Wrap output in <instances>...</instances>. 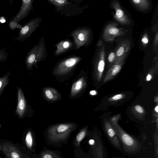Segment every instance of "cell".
Listing matches in <instances>:
<instances>
[{
    "label": "cell",
    "mask_w": 158,
    "mask_h": 158,
    "mask_svg": "<svg viewBox=\"0 0 158 158\" xmlns=\"http://www.w3.org/2000/svg\"><path fill=\"white\" fill-rule=\"evenodd\" d=\"M81 60L80 57L72 56L58 60L53 69L52 75L59 83L68 80L73 75Z\"/></svg>",
    "instance_id": "obj_1"
},
{
    "label": "cell",
    "mask_w": 158,
    "mask_h": 158,
    "mask_svg": "<svg viewBox=\"0 0 158 158\" xmlns=\"http://www.w3.org/2000/svg\"><path fill=\"white\" fill-rule=\"evenodd\" d=\"M9 26L10 28L12 30H14L16 28L20 29L23 27V25L19 24L15 21H9Z\"/></svg>",
    "instance_id": "obj_24"
},
{
    "label": "cell",
    "mask_w": 158,
    "mask_h": 158,
    "mask_svg": "<svg viewBox=\"0 0 158 158\" xmlns=\"http://www.w3.org/2000/svg\"><path fill=\"white\" fill-rule=\"evenodd\" d=\"M152 77V75L151 74L149 73L148 74L146 77V80L147 81H149L151 79Z\"/></svg>",
    "instance_id": "obj_29"
},
{
    "label": "cell",
    "mask_w": 158,
    "mask_h": 158,
    "mask_svg": "<svg viewBox=\"0 0 158 158\" xmlns=\"http://www.w3.org/2000/svg\"><path fill=\"white\" fill-rule=\"evenodd\" d=\"M87 127H85L82 129L77 136L76 139L77 142L81 141L85 137L86 134Z\"/></svg>",
    "instance_id": "obj_22"
},
{
    "label": "cell",
    "mask_w": 158,
    "mask_h": 158,
    "mask_svg": "<svg viewBox=\"0 0 158 158\" xmlns=\"http://www.w3.org/2000/svg\"><path fill=\"white\" fill-rule=\"evenodd\" d=\"M88 29L83 27H79L75 29L70 35L73 39L74 44L76 49L84 46L89 39L90 32Z\"/></svg>",
    "instance_id": "obj_9"
},
{
    "label": "cell",
    "mask_w": 158,
    "mask_h": 158,
    "mask_svg": "<svg viewBox=\"0 0 158 158\" xmlns=\"http://www.w3.org/2000/svg\"><path fill=\"white\" fill-rule=\"evenodd\" d=\"M42 21L41 17L31 19L23 26L19 30V36L15 40L19 42L25 41L28 39L40 24Z\"/></svg>",
    "instance_id": "obj_7"
},
{
    "label": "cell",
    "mask_w": 158,
    "mask_h": 158,
    "mask_svg": "<svg viewBox=\"0 0 158 158\" xmlns=\"http://www.w3.org/2000/svg\"></svg>",
    "instance_id": "obj_35"
},
{
    "label": "cell",
    "mask_w": 158,
    "mask_h": 158,
    "mask_svg": "<svg viewBox=\"0 0 158 158\" xmlns=\"http://www.w3.org/2000/svg\"><path fill=\"white\" fill-rule=\"evenodd\" d=\"M25 143L27 146L30 149L31 148L33 143L31 132L29 131L27 133L25 137Z\"/></svg>",
    "instance_id": "obj_20"
},
{
    "label": "cell",
    "mask_w": 158,
    "mask_h": 158,
    "mask_svg": "<svg viewBox=\"0 0 158 158\" xmlns=\"http://www.w3.org/2000/svg\"><path fill=\"white\" fill-rule=\"evenodd\" d=\"M132 2L135 6L142 10L148 9L149 6V2L146 0H133Z\"/></svg>",
    "instance_id": "obj_18"
},
{
    "label": "cell",
    "mask_w": 158,
    "mask_h": 158,
    "mask_svg": "<svg viewBox=\"0 0 158 158\" xmlns=\"http://www.w3.org/2000/svg\"><path fill=\"white\" fill-rule=\"evenodd\" d=\"M117 121L111 120V124L116 135L121 140L125 150L130 152L135 151L139 148L138 142L122 129L117 124Z\"/></svg>",
    "instance_id": "obj_4"
},
{
    "label": "cell",
    "mask_w": 158,
    "mask_h": 158,
    "mask_svg": "<svg viewBox=\"0 0 158 158\" xmlns=\"http://www.w3.org/2000/svg\"><path fill=\"white\" fill-rule=\"evenodd\" d=\"M112 5L115 10L114 17L116 19L122 24H126L130 23V21L121 9L118 2L116 1L114 2Z\"/></svg>",
    "instance_id": "obj_15"
},
{
    "label": "cell",
    "mask_w": 158,
    "mask_h": 158,
    "mask_svg": "<svg viewBox=\"0 0 158 158\" xmlns=\"http://www.w3.org/2000/svg\"><path fill=\"white\" fill-rule=\"evenodd\" d=\"M10 74V71H8L3 77L0 78V95L8 83V77Z\"/></svg>",
    "instance_id": "obj_19"
},
{
    "label": "cell",
    "mask_w": 158,
    "mask_h": 158,
    "mask_svg": "<svg viewBox=\"0 0 158 158\" xmlns=\"http://www.w3.org/2000/svg\"><path fill=\"white\" fill-rule=\"evenodd\" d=\"M16 112L21 118L25 116L31 117L34 113L31 107L28 105L23 91L20 88L18 89V104Z\"/></svg>",
    "instance_id": "obj_8"
},
{
    "label": "cell",
    "mask_w": 158,
    "mask_h": 158,
    "mask_svg": "<svg viewBox=\"0 0 158 158\" xmlns=\"http://www.w3.org/2000/svg\"><path fill=\"white\" fill-rule=\"evenodd\" d=\"M126 56L125 54L121 57L115 60L107 73L103 80L105 83L113 78L120 71Z\"/></svg>",
    "instance_id": "obj_12"
},
{
    "label": "cell",
    "mask_w": 158,
    "mask_h": 158,
    "mask_svg": "<svg viewBox=\"0 0 158 158\" xmlns=\"http://www.w3.org/2000/svg\"><path fill=\"white\" fill-rule=\"evenodd\" d=\"M73 43L69 40L61 41L56 45L57 49L55 51V55L59 56L70 50L73 47Z\"/></svg>",
    "instance_id": "obj_17"
},
{
    "label": "cell",
    "mask_w": 158,
    "mask_h": 158,
    "mask_svg": "<svg viewBox=\"0 0 158 158\" xmlns=\"http://www.w3.org/2000/svg\"><path fill=\"white\" fill-rule=\"evenodd\" d=\"M98 49L94 63V77L98 81H100L104 71L105 64V52L104 44L102 41L98 44Z\"/></svg>",
    "instance_id": "obj_5"
},
{
    "label": "cell",
    "mask_w": 158,
    "mask_h": 158,
    "mask_svg": "<svg viewBox=\"0 0 158 158\" xmlns=\"http://www.w3.org/2000/svg\"><path fill=\"white\" fill-rule=\"evenodd\" d=\"M142 41L143 44H146L148 42V40L146 36H144L142 39Z\"/></svg>",
    "instance_id": "obj_28"
},
{
    "label": "cell",
    "mask_w": 158,
    "mask_h": 158,
    "mask_svg": "<svg viewBox=\"0 0 158 158\" xmlns=\"http://www.w3.org/2000/svg\"><path fill=\"white\" fill-rule=\"evenodd\" d=\"M126 50L125 46H122L119 47L116 52L115 60L122 56L124 53L126 52Z\"/></svg>",
    "instance_id": "obj_23"
},
{
    "label": "cell",
    "mask_w": 158,
    "mask_h": 158,
    "mask_svg": "<svg viewBox=\"0 0 158 158\" xmlns=\"http://www.w3.org/2000/svg\"><path fill=\"white\" fill-rule=\"evenodd\" d=\"M43 158H52V157L49 154H46L44 156Z\"/></svg>",
    "instance_id": "obj_31"
},
{
    "label": "cell",
    "mask_w": 158,
    "mask_h": 158,
    "mask_svg": "<svg viewBox=\"0 0 158 158\" xmlns=\"http://www.w3.org/2000/svg\"><path fill=\"white\" fill-rule=\"evenodd\" d=\"M122 31L114 25H108L104 30L103 37L106 40H111L114 38L122 33Z\"/></svg>",
    "instance_id": "obj_16"
},
{
    "label": "cell",
    "mask_w": 158,
    "mask_h": 158,
    "mask_svg": "<svg viewBox=\"0 0 158 158\" xmlns=\"http://www.w3.org/2000/svg\"><path fill=\"white\" fill-rule=\"evenodd\" d=\"M47 55L46 46L42 37L39 43L33 46L27 54L25 61L27 69L31 70L33 66L37 69L38 63L44 61Z\"/></svg>",
    "instance_id": "obj_2"
},
{
    "label": "cell",
    "mask_w": 158,
    "mask_h": 158,
    "mask_svg": "<svg viewBox=\"0 0 158 158\" xmlns=\"http://www.w3.org/2000/svg\"><path fill=\"white\" fill-rule=\"evenodd\" d=\"M41 94L44 100L49 103L57 102L62 98L60 93L56 89L51 87H43Z\"/></svg>",
    "instance_id": "obj_11"
},
{
    "label": "cell",
    "mask_w": 158,
    "mask_h": 158,
    "mask_svg": "<svg viewBox=\"0 0 158 158\" xmlns=\"http://www.w3.org/2000/svg\"><path fill=\"white\" fill-rule=\"evenodd\" d=\"M5 19L3 17H1L0 19V22L2 23H4L5 22Z\"/></svg>",
    "instance_id": "obj_33"
},
{
    "label": "cell",
    "mask_w": 158,
    "mask_h": 158,
    "mask_svg": "<svg viewBox=\"0 0 158 158\" xmlns=\"http://www.w3.org/2000/svg\"><path fill=\"white\" fill-rule=\"evenodd\" d=\"M105 127L106 133L112 143L116 147L119 148L120 144L118 137L109 121L105 120Z\"/></svg>",
    "instance_id": "obj_14"
},
{
    "label": "cell",
    "mask_w": 158,
    "mask_h": 158,
    "mask_svg": "<svg viewBox=\"0 0 158 158\" xmlns=\"http://www.w3.org/2000/svg\"><path fill=\"white\" fill-rule=\"evenodd\" d=\"M89 144L91 145H93L94 144V141L93 139H90L89 141Z\"/></svg>",
    "instance_id": "obj_32"
},
{
    "label": "cell",
    "mask_w": 158,
    "mask_h": 158,
    "mask_svg": "<svg viewBox=\"0 0 158 158\" xmlns=\"http://www.w3.org/2000/svg\"><path fill=\"white\" fill-rule=\"evenodd\" d=\"M9 52L5 48L0 49V62H4L7 60Z\"/></svg>",
    "instance_id": "obj_21"
},
{
    "label": "cell",
    "mask_w": 158,
    "mask_h": 158,
    "mask_svg": "<svg viewBox=\"0 0 158 158\" xmlns=\"http://www.w3.org/2000/svg\"><path fill=\"white\" fill-rule=\"evenodd\" d=\"M134 109L137 113L142 114L144 112V110L143 107L139 105H137L135 106Z\"/></svg>",
    "instance_id": "obj_27"
},
{
    "label": "cell",
    "mask_w": 158,
    "mask_h": 158,
    "mask_svg": "<svg viewBox=\"0 0 158 158\" xmlns=\"http://www.w3.org/2000/svg\"><path fill=\"white\" fill-rule=\"evenodd\" d=\"M87 86V73L81 70L72 85L69 97L71 99L81 98L85 93Z\"/></svg>",
    "instance_id": "obj_3"
},
{
    "label": "cell",
    "mask_w": 158,
    "mask_h": 158,
    "mask_svg": "<svg viewBox=\"0 0 158 158\" xmlns=\"http://www.w3.org/2000/svg\"><path fill=\"white\" fill-rule=\"evenodd\" d=\"M125 94H119L115 95L110 97L108 99V101L110 102L115 101L121 100L125 97Z\"/></svg>",
    "instance_id": "obj_25"
},
{
    "label": "cell",
    "mask_w": 158,
    "mask_h": 158,
    "mask_svg": "<svg viewBox=\"0 0 158 158\" xmlns=\"http://www.w3.org/2000/svg\"><path fill=\"white\" fill-rule=\"evenodd\" d=\"M77 127V124L73 122L60 123L49 126L47 131L50 137H63L68 135Z\"/></svg>",
    "instance_id": "obj_6"
},
{
    "label": "cell",
    "mask_w": 158,
    "mask_h": 158,
    "mask_svg": "<svg viewBox=\"0 0 158 158\" xmlns=\"http://www.w3.org/2000/svg\"><path fill=\"white\" fill-rule=\"evenodd\" d=\"M155 111L157 112H158V106H157L155 108Z\"/></svg>",
    "instance_id": "obj_34"
},
{
    "label": "cell",
    "mask_w": 158,
    "mask_h": 158,
    "mask_svg": "<svg viewBox=\"0 0 158 158\" xmlns=\"http://www.w3.org/2000/svg\"><path fill=\"white\" fill-rule=\"evenodd\" d=\"M115 58L116 56L114 52H111L108 56V61L110 63L114 62L115 60Z\"/></svg>",
    "instance_id": "obj_26"
},
{
    "label": "cell",
    "mask_w": 158,
    "mask_h": 158,
    "mask_svg": "<svg viewBox=\"0 0 158 158\" xmlns=\"http://www.w3.org/2000/svg\"><path fill=\"white\" fill-rule=\"evenodd\" d=\"M33 0H22V5L17 14L12 17L9 21H15L19 23L26 17L33 9Z\"/></svg>",
    "instance_id": "obj_10"
},
{
    "label": "cell",
    "mask_w": 158,
    "mask_h": 158,
    "mask_svg": "<svg viewBox=\"0 0 158 158\" xmlns=\"http://www.w3.org/2000/svg\"><path fill=\"white\" fill-rule=\"evenodd\" d=\"M97 94V91L94 90H93L90 92V94L92 95H96Z\"/></svg>",
    "instance_id": "obj_30"
},
{
    "label": "cell",
    "mask_w": 158,
    "mask_h": 158,
    "mask_svg": "<svg viewBox=\"0 0 158 158\" xmlns=\"http://www.w3.org/2000/svg\"><path fill=\"white\" fill-rule=\"evenodd\" d=\"M0 150L7 158H22L20 151L15 146L10 143L0 144Z\"/></svg>",
    "instance_id": "obj_13"
}]
</instances>
